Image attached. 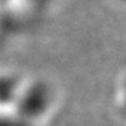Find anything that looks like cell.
Returning <instances> with one entry per match:
<instances>
[{"instance_id":"6da1fadb","label":"cell","mask_w":126,"mask_h":126,"mask_svg":"<svg viewBox=\"0 0 126 126\" xmlns=\"http://www.w3.org/2000/svg\"><path fill=\"white\" fill-rule=\"evenodd\" d=\"M111 105L116 118L126 125V67L119 74L111 91Z\"/></svg>"}]
</instances>
